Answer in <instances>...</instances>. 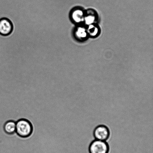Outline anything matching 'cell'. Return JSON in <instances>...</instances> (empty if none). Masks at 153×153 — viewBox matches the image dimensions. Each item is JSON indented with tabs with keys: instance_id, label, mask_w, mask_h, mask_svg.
<instances>
[{
	"instance_id": "cell-1",
	"label": "cell",
	"mask_w": 153,
	"mask_h": 153,
	"mask_svg": "<svg viewBox=\"0 0 153 153\" xmlns=\"http://www.w3.org/2000/svg\"><path fill=\"white\" fill-rule=\"evenodd\" d=\"M33 126L28 120L22 119L16 123V132L19 137L27 138L32 134Z\"/></svg>"
},
{
	"instance_id": "cell-2",
	"label": "cell",
	"mask_w": 153,
	"mask_h": 153,
	"mask_svg": "<svg viewBox=\"0 0 153 153\" xmlns=\"http://www.w3.org/2000/svg\"><path fill=\"white\" fill-rule=\"evenodd\" d=\"M88 151L90 153H108L109 147L106 141L94 140L90 144Z\"/></svg>"
},
{
	"instance_id": "cell-3",
	"label": "cell",
	"mask_w": 153,
	"mask_h": 153,
	"mask_svg": "<svg viewBox=\"0 0 153 153\" xmlns=\"http://www.w3.org/2000/svg\"><path fill=\"white\" fill-rule=\"evenodd\" d=\"M110 131L106 126L100 125L97 126L93 131V136L95 140L106 141L109 138Z\"/></svg>"
},
{
	"instance_id": "cell-4",
	"label": "cell",
	"mask_w": 153,
	"mask_h": 153,
	"mask_svg": "<svg viewBox=\"0 0 153 153\" xmlns=\"http://www.w3.org/2000/svg\"><path fill=\"white\" fill-rule=\"evenodd\" d=\"M83 9L79 7H75L70 10L69 13L70 20L73 23L78 24L84 20L85 13Z\"/></svg>"
},
{
	"instance_id": "cell-5",
	"label": "cell",
	"mask_w": 153,
	"mask_h": 153,
	"mask_svg": "<svg viewBox=\"0 0 153 153\" xmlns=\"http://www.w3.org/2000/svg\"><path fill=\"white\" fill-rule=\"evenodd\" d=\"M13 24L7 18L0 19V35L7 36L10 35L13 31Z\"/></svg>"
},
{
	"instance_id": "cell-6",
	"label": "cell",
	"mask_w": 153,
	"mask_h": 153,
	"mask_svg": "<svg viewBox=\"0 0 153 153\" xmlns=\"http://www.w3.org/2000/svg\"><path fill=\"white\" fill-rule=\"evenodd\" d=\"M4 131L7 134H12L16 132V123L13 120H10L4 124Z\"/></svg>"
},
{
	"instance_id": "cell-7",
	"label": "cell",
	"mask_w": 153,
	"mask_h": 153,
	"mask_svg": "<svg viewBox=\"0 0 153 153\" xmlns=\"http://www.w3.org/2000/svg\"><path fill=\"white\" fill-rule=\"evenodd\" d=\"M88 31L85 28L80 27H77L73 31V35L76 39H81V38H85L88 34Z\"/></svg>"
},
{
	"instance_id": "cell-8",
	"label": "cell",
	"mask_w": 153,
	"mask_h": 153,
	"mask_svg": "<svg viewBox=\"0 0 153 153\" xmlns=\"http://www.w3.org/2000/svg\"><path fill=\"white\" fill-rule=\"evenodd\" d=\"M85 15L86 16H85L84 20H85V23L87 25H91V24H93L95 21L96 18V16H94V13L91 12V13H87V14Z\"/></svg>"
},
{
	"instance_id": "cell-9",
	"label": "cell",
	"mask_w": 153,
	"mask_h": 153,
	"mask_svg": "<svg viewBox=\"0 0 153 153\" xmlns=\"http://www.w3.org/2000/svg\"><path fill=\"white\" fill-rule=\"evenodd\" d=\"M93 24L90 25L88 30H87L88 33H89L90 35L92 36H95L98 31V29L96 25H93Z\"/></svg>"
}]
</instances>
